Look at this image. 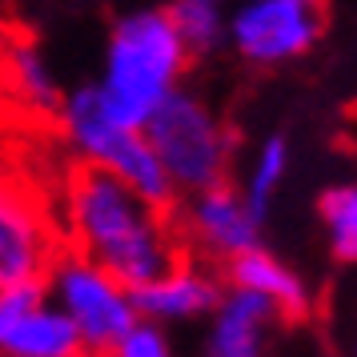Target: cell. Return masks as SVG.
I'll return each mask as SVG.
<instances>
[{"label": "cell", "instance_id": "obj_1", "mask_svg": "<svg viewBox=\"0 0 357 357\" xmlns=\"http://www.w3.org/2000/svg\"><path fill=\"white\" fill-rule=\"evenodd\" d=\"M65 213L73 245L100 261L129 289H141L185 261L169 213L145 201L105 165L84 161L68 173Z\"/></svg>", "mask_w": 357, "mask_h": 357}, {"label": "cell", "instance_id": "obj_2", "mask_svg": "<svg viewBox=\"0 0 357 357\" xmlns=\"http://www.w3.org/2000/svg\"><path fill=\"white\" fill-rule=\"evenodd\" d=\"M189 45L181 36L173 13L141 8L116 20L105 52V77L100 97L125 125L145 129L149 116L165 105V97L177 93V81L185 73Z\"/></svg>", "mask_w": 357, "mask_h": 357}, {"label": "cell", "instance_id": "obj_3", "mask_svg": "<svg viewBox=\"0 0 357 357\" xmlns=\"http://www.w3.org/2000/svg\"><path fill=\"white\" fill-rule=\"evenodd\" d=\"M61 125H65V137L73 141V149L84 161L113 169L116 177H125L145 201H153L165 213H173L177 185L169 177V169L161 165L153 141L145 137V129L125 125L105 105L100 89H77L61 105Z\"/></svg>", "mask_w": 357, "mask_h": 357}, {"label": "cell", "instance_id": "obj_4", "mask_svg": "<svg viewBox=\"0 0 357 357\" xmlns=\"http://www.w3.org/2000/svg\"><path fill=\"white\" fill-rule=\"evenodd\" d=\"M145 137L153 141L181 193H201L225 181L229 132L209 113V105L197 100L193 93L177 89L173 97H165V105L149 116Z\"/></svg>", "mask_w": 357, "mask_h": 357}, {"label": "cell", "instance_id": "obj_5", "mask_svg": "<svg viewBox=\"0 0 357 357\" xmlns=\"http://www.w3.org/2000/svg\"><path fill=\"white\" fill-rule=\"evenodd\" d=\"M49 297L81 325L89 354H109L116 341L141 321L132 289L81 249L52 261Z\"/></svg>", "mask_w": 357, "mask_h": 357}, {"label": "cell", "instance_id": "obj_6", "mask_svg": "<svg viewBox=\"0 0 357 357\" xmlns=\"http://www.w3.org/2000/svg\"><path fill=\"white\" fill-rule=\"evenodd\" d=\"M325 29L317 0H245L229 17V40L249 65H285L305 56Z\"/></svg>", "mask_w": 357, "mask_h": 357}, {"label": "cell", "instance_id": "obj_7", "mask_svg": "<svg viewBox=\"0 0 357 357\" xmlns=\"http://www.w3.org/2000/svg\"><path fill=\"white\" fill-rule=\"evenodd\" d=\"M261 217L249 209L245 193H233L229 185H213L193 193L189 205V233L209 249L213 257L233 261L237 253L257 245Z\"/></svg>", "mask_w": 357, "mask_h": 357}, {"label": "cell", "instance_id": "obj_8", "mask_svg": "<svg viewBox=\"0 0 357 357\" xmlns=\"http://www.w3.org/2000/svg\"><path fill=\"white\" fill-rule=\"evenodd\" d=\"M49 229L45 217L29 205V197L8 189L0 201V285L49 277Z\"/></svg>", "mask_w": 357, "mask_h": 357}, {"label": "cell", "instance_id": "obj_9", "mask_svg": "<svg viewBox=\"0 0 357 357\" xmlns=\"http://www.w3.org/2000/svg\"><path fill=\"white\" fill-rule=\"evenodd\" d=\"M281 317L273 297L257 289H233L221 297V305L213 309V333H209V354L217 357H261V341H265V325Z\"/></svg>", "mask_w": 357, "mask_h": 357}, {"label": "cell", "instance_id": "obj_10", "mask_svg": "<svg viewBox=\"0 0 357 357\" xmlns=\"http://www.w3.org/2000/svg\"><path fill=\"white\" fill-rule=\"evenodd\" d=\"M0 349L4 357H81L89 354L81 325L68 317L56 301L29 309L24 317L0 321Z\"/></svg>", "mask_w": 357, "mask_h": 357}, {"label": "cell", "instance_id": "obj_11", "mask_svg": "<svg viewBox=\"0 0 357 357\" xmlns=\"http://www.w3.org/2000/svg\"><path fill=\"white\" fill-rule=\"evenodd\" d=\"M221 285L209 273H201L193 265L181 261L177 269H169L165 277L149 281L141 289H132V301L141 309V317L153 321H185V317H201L221 305Z\"/></svg>", "mask_w": 357, "mask_h": 357}, {"label": "cell", "instance_id": "obj_12", "mask_svg": "<svg viewBox=\"0 0 357 357\" xmlns=\"http://www.w3.org/2000/svg\"><path fill=\"white\" fill-rule=\"evenodd\" d=\"M225 277L229 285H245V289H257L265 297H273L285 321H305L309 317V289L301 285V277L293 269H285L273 253L257 249V245L237 253L233 261H225Z\"/></svg>", "mask_w": 357, "mask_h": 357}, {"label": "cell", "instance_id": "obj_13", "mask_svg": "<svg viewBox=\"0 0 357 357\" xmlns=\"http://www.w3.org/2000/svg\"><path fill=\"white\" fill-rule=\"evenodd\" d=\"M8 84H13L17 100H24L33 113H56L65 105L56 93V77H52L49 61L40 56V49L24 45V40L8 49Z\"/></svg>", "mask_w": 357, "mask_h": 357}, {"label": "cell", "instance_id": "obj_14", "mask_svg": "<svg viewBox=\"0 0 357 357\" xmlns=\"http://www.w3.org/2000/svg\"><path fill=\"white\" fill-rule=\"evenodd\" d=\"M173 20H177L181 36L189 52L205 56L221 45V36L229 33V20L221 17V0H173Z\"/></svg>", "mask_w": 357, "mask_h": 357}, {"label": "cell", "instance_id": "obj_15", "mask_svg": "<svg viewBox=\"0 0 357 357\" xmlns=\"http://www.w3.org/2000/svg\"><path fill=\"white\" fill-rule=\"evenodd\" d=\"M321 221L329 233V253L337 261H357V181L321 197Z\"/></svg>", "mask_w": 357, "mask_h": 357}, {"label": "cell", "instance_id": "obj_16", "mask_svg": "<svg viewBox=\"0 0 357 357\" xmlns=\"http://www.w3.org/2000/svg\"><path fill=\"white\" fill-rule=\"evenodd\" d=\"M285 165H289V153H285V137H269L261 145L257 161H253V173H249V185H245V201L249 209L265 217L269 213V201H273L277 185L285 177Z\"/></svg>", "mask_w": 357, "mask_h": 357}, {"label": "cell", "instance_id": "obj_17", "mask_svg": "<svg viewBox=\"0 0 357 357\" xmlns=\"http://www.w3.org/2000/svg\"><path fill=\"white\" fill-rule=\"evenodd\" d=\"M109 357H173V349H169V337L161 333V321L141 317V321L109 349Z\"/></svg>", "mask_w": 357, "mask_h": 357}, {"label": "cell", "instance_id": "obj_18", "mask_svg": "<svg viewBox=\"0 0 357 357\" xmlns=\"http://www.w3.org/2000/svg\"><path fill=\"white\" fill-rule=\"evenodd\" d=\"M81 357H109V354H81Z\"/></svg>", "mask_w": 357, "mask_h": 357}, {"label": "cell", "instance_id": "obj_19", "mask_svg": "<svg viewBox=\"0 0 357 357\" xmlns=\"http://www.w3.org/2000/svg\"><path fill=\"white\" fill-rule=\"evenodd\" d=\"M209 357H217V354H209Z\"/></svg>", "mask_w": 357, "mask_h": 357}]
</instances>
